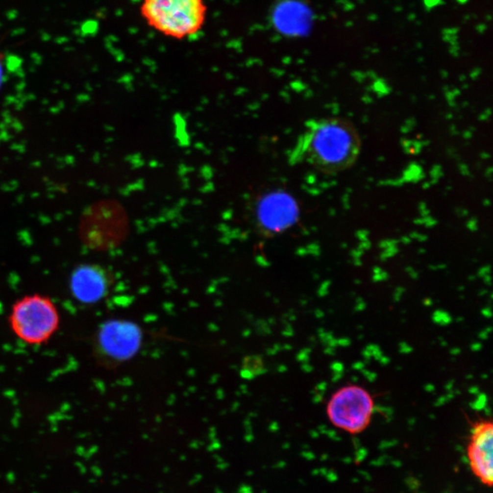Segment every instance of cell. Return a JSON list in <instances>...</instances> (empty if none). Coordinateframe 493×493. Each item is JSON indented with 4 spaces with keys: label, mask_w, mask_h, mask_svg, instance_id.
<instances>
[{
    "label": "cell",
    "mask_w": 493,
    "mask_h": 493,
    "mask_svg": "<svg viewBox=\"0 0 493 493\" xmlns=\"http://www.w3.org/2000/svg\"><path fill=\"white\" fill-rule=\"evenodd\" d=\"M144 334L135 322L127 320H107L94 336L97 359L105 367H114L133 358L142 346Z\"/></svg>",
    "instance_id": "5"
},
{
    "label": "cell",
    "mask_w": 493,
    "mask_h": 493,
    "mask_svg": "<svg viewBox=\"0 0 493 493\" xmlns=\"http://www.w3.org/2000/svg\"><path fill=\"white\" fill-rule=\"evenodd\" d=\"M361 152L360 135L343 118L316 121L300 139L296 153L321 173H340L353 167Z\"/></svg>",
    "instance_id": "1"
},
{
    "label": "cell",
    "mask_w": 493,
    "mask_h": 493,
    "mask_svg": "<svg viewBox=\"0 0 493 493\" xmlns=\"http://www.w3.org/2000/svg\"><path fill=\"white\" fill-rule=\"evenodd\" d=\"M7 322L14 335L27 345L49 343L59 331L60 313L56 302L45 294H27L10 308Z\"/></svg>",
    "instance_id": "3"
},
{
    "label": "cell",
    "mask_w": 493,
    "mask_h": 493,
    "mask_svg": "<svg viewBox=\"0 0 493 493\" xmlns=\"http://www.w3.org/2000/svg\"><path fill=\"white\" fill-rule=\"evenodd\" d=\"M374 407L373 395L367 389L357 385H347L331 395L327 403V418L334 427L356 435L370 425Z\"/></svg>",
    "instance_id": "4"
},
{
    "label": "cell",
    "mask_w": 493,
    "mask_h": 493,
    "mask_svg": "<svg viewBox=\"0 0 493 493\" xmlns=\"http://www.w3.org/2000/svg\"><path fill=\"white\" fill-rule=\"evenodd\" d=\"M5 63H4V57L0 53V90L4 84L5 80Z\"/></svg>",
    "instance_id": "9"
},
{
    "label": "cell",
    "mask_w": 493,
    "mask_h": 493,
    "mask_svg": "<svg viewBox=\"0 0 493 493\" xmlns=\"http://www.w3.org/2000/svg\"><path fill=\"white\" fill-rule=\"evenodd\" d=\"M143 20L154 31L174 40L196 37L207 22L206 0H143Z\"/></svg>",
    "instance_id": "2"
},
{
    "label": "cell",
    "mask_w": 493,
    "mask_h": 493,
    "mask_svg": "<svg viewBox=\"0 0 493 493\" xmlns=\"http://www.w3.org/2000/svg\"><path fill=\"white\" fill-rule=\"evenodd\" d=\"M468 460L474 475L486 486L493 485V425L491 420H480L470 430Z\"/></svg>",
    "instance_id": "8"
},
{
    "label": "cell",
    "mask_w": 493,
    "mask_h": 493,
    "mask_svg": "<svg viewBox=\"0 0 493 493\" xmlns=\"http://www.w3.org/2000/svg\"><path fill=\"white\" fill-rule=\"evenodd\" d=\"M256 221L267 235L280 234L294 226L300 217V207L291 194L276 190L260 197L255 208Z\"/></svg>",
    "instance_id": "6"
},
{
    "label": "cell",
    "mask_w": 493,
    "mask_h": 493,
    "mask_svg": "<svg viewBox=\"0 0 493 493\" xmlns=\"http://www.w3.org/2000/svg\"><path fill=\"white\" fill-rule=\"evenodd\" d=\"M113 277L98 264H81L71 274L69 288L74 300L81 304H95L106 297Z\"/></svg>",
    "instance_id": "7"
}]
</instances>
